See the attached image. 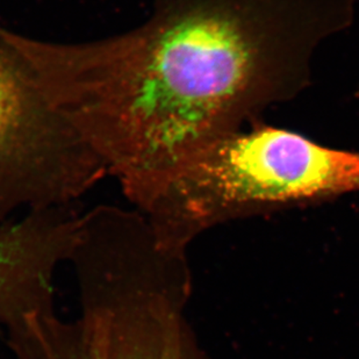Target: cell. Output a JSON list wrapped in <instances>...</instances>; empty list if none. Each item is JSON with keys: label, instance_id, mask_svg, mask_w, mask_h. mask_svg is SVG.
Masks as SVG:
<instances>
[{"label": "cell", "instance_id": "3957f363", "mask_svg": "<svg viewBox=\"0 0 359 359\" xmlns=\"http://www.w3.org/2000/svg\"><path fill=\"white\" fill-rule=\"evenodd\" d=\"M359 191V151L256 123L221 136L161 176L122 189L161 243L185 252L219 221L245 210Z\"/></svg>", "mask_w": 359, "mask_h": 359}, {"label": "cell", "instance_id": "8992f818", "mask_svg": "<svg viewBox=\"0 0 359 359\" xmlns=\"http://www.w3.org/2000/svg\"><path fill=\"white\" fill-rule=\"evenodd\" d=\"M356 98H359V90L356 92Z\"/></svg>", "mask_w": 359, "mask_h": 359}, {"label": "cell", "instance_id": "5b68a950", "mask_svg": "<svg viewBox=\"0 0 359 359\" xmlns=\"http://www.w3.org/2000/svg\"><path fill=\"white\" fill-rule=\"evenodd\" d=\"M81 215L62 205L0 224V325L18 359L27 355L38 322L56 314L55 272L70 261Z\"/></svg>", "mask_w": 359, "mask_h": 359}, {"label": "cell", "instance_id": "277c9868", "mask_svg": "<svg viewBox=\"0 0 359 359\" xmlns=\"http://www.w3.org/2000/svg\"><path fill=\"white\" fill-rule=\"evenodd\" d=\"M106 175L0 27V224L19 210L72 205Z\"/></svg>", "mask_w": 359, "mask_h": 359}, {"label": "cell", "instance_id": "7a4b0ae2", "mask_svg": "<svg viewBox=\"0 0 359 359\" xmlns=\"http://www.w3.org/2000/svg\"><path fill=\"white\" fill-rule=\"evenodd\" d=\"M69 263L81 314L42 320L32 359H203L184 318L185 252L163 245L140 212L99 205L81 213Z\"/></svg>", "mask_w": 359, "mask_h": 359}, {"label": "cell", "instance_id": "6da1fadb", "mask_svg": "<svg viewBox=\"0 0 359 359\" xmlns=\"http://www.w3.org/2000/svg\"><path fill=\"white\" fill-rule=\"evenodd\" d=\"M355 13V0H154L146 22L100 40L3 33L123 189L304 93Z\"/></svg>", "mask_w": 359, "mask_h": 359}]
</instances>
